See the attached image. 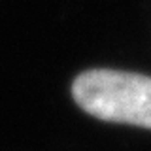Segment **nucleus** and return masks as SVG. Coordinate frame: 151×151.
<instances>
[{"mask_svg":"<svg viewBox=\"0 0 151 151\" xmlns=\"http://www.w3.org/2000/svg\"><path fill=\"white\" fill-rule=\"evenodd\" d=\"M79 108L102 121L151 129V78L121 70H89L72 87Z\"/></svg>","mask_w":151,"mask_h":151,"instance_id":"1","label":"nucleus"}]
</instances>
